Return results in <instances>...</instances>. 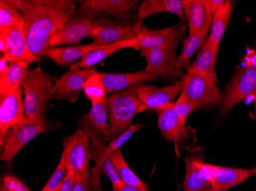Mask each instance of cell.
Masks as SVG:
<instances>
[{"instance_id": "cell-1", "label": "cell", "mask_w": 256, "mask_h": 191, "mask_svg": "<svg viewBox=\"0 0 256 191\" xmlns=\"http://www.w3.org/2000/svg\"><path fill=\"white\" fill-rule=\"evenodd\" d=\"M30 49L38 58L46 56L50 41L76 12L72 0H18Z\"/></svg>"}, {"instance_id": "cell-2", "label": "cell", "mask_w": 256, "mask_h": 191, "mask_svg": "<svg viewBox=\"0 0 256 191\" xmlns=\"http://www.w3.org/2000/svg\"><path fill=\"white\" fill-rule=\"evenodd\" d=\"M57 77L44 73L41 67L30 70L22 82L23 104L30 122L46 120L50 102L54 99Z\"/></svg>"}, {"instance_id": "cell-3", "label": "cell", "mask_w": 256, "mask_h": 191, "mask_svg": "<svg viewBox=\"0 0 256 191\" xmlns=\"http://www.w3.org/2000/svg\"><path fill=\"white\" fill-rule=\"evenodd\" d=\"M136 91V85L120 93L108 94L106 103L110 126V141L130 127L136 115L148 110L138 98Z\"/></svg>"}, {"instance_id": "cell-4", "label": "cell", "mask_w": 256, "mask_h": 191, "mask_svg": "<svg viewBox=\"0 0 256 191\" xmlns=\"http://www.w3.org/2000/svg\"><path fill=\"white\" fill-rule=\"evenodd\" d=\"M60 126L58 122L48 121L47 119L34 122L27 120L14 126L7 135L0 159L8 165H12L16 155L27 143L42 133L58 129Z\"/></svg>"}, {"instance_id": "cell-5", "label": "cell", "mask_w": 256, "mask_h": 191, "mask_svg": "<svg viewBox=\"0 0 256 191\" xmlns=\"http://www.w3.org/2000/svg\"><path fill=\"white\" fill-rule=\"evenodd\" d=\"M118 21H112L108 18H92L87 16L72 17L64 26L58 31L52 38L50 47L60 45L77 44L92 33L102 26L113 25Z\"/></svg>"}, {"instance_id": "cell-6", "label": "cell", "mask_w": 256, "mask_h": 191, "mask_svg": "<svg viewBox=\"0 0 256 191\" xmlns=\"http://www.w3.org/2000/svg\"><path fill=\"white\" fill-rule=\"evenodd\" d=\"M181 94L199 107L217 105L222 102V95L212 79L195 73H186L182 80Z\"/></svg>"}, {"instance_id": "cell-7", "label": "cell", "mask_w": 256, "mask_h": 191, "mask_svg": "<svg viewBox=\"0 0 256 191\" xmlns=\"http://www.w3.org/2000/svg\"><path fill=\"white\" fill-rule=\"evenodd\" d=\"M256 92V53L236 74L224 95L222 113H227L236 105Z\"/></svg>"}, {"instance_id": "cell-8", "label": "cell", "mask_w": 256, "mask_h": 191, "mask_svg": "<svg viewBox=\"0 0 256 191\" xmlns=\"http://www.w3.org/2000/svg\"><path fill=\"white\" fill-rule=\"evenodd\" d=\"M78 14V16L106 18L112 17L120 21L129 19L134 13L138 0H82Z\"/></svg>"}, {"instance_id": "cell-9", "label": "cell", "mask_w": 256, "mask_h": 191, "mask_svg": "<svg viewBox=\"0 0 256 191\" xmlns=\"http://www.w3.org/2000/svg\"><path fill=\"white\" fill-rule=\"evenodd\" d=\"M142 57L146 59V72L154 74L164 81H174L180 77L182 67L175 51L161 48L140 50Z\"/></svg>"}, {"instance_id": "cell-10", "label": "cell", "mask_w": 256, "mask_h": 191, "mask_svg": "<svg viewBox=\"0 0 256 191\" xmlns=\"http://www.w3.org/2000/svg\"><path fill=\"white\" fill-rule=\"evenodd\" d=\"M63 149L62 156L68 171L78 172L90 170V139L82 128H78L72 135L64 138Z\"/></svg>"}, {"instance_id": "cell-11", "label": "cell", "mask_w": 256, "mask_h": 191, "mask_svg": "<svg viewBox=\"0 0 256 191\" xmlns=\"http://www.w3.org/2000/svg\"><path fill=\"white\" fill-rule=\"evenodd\" d=\"M22 86L10 93H0V150L11 128L27 121L23 104Z\"/></svg>"}, {"instance_id": "cell-12", "label": "cell", "mask_w": 256, "mask_h": 191, "mask_svg": "<svg viewBox=\"0 0 256 191\" xmlns=\"http://www.w3.org/2000/svg\"><path fill=\"white\" fill-rule=\"evenodd\" d=\"M202 147L196 148L186 155L184 191H200L211 186L212 165L206 163Z\"/></svg>"}, {"instance_id": "cell-13", "label": "cell", "mask_w": 256, "mask_h": 191, "mask_svg": "<svg viewBox=\"0 0 256 191\" xmlns=\"http://www.w3.org/2000/svg\"><path fill=\"white\" fill-rule=\"evenodd\" d=\"M182 82L176 80L172 84L164 87L154 86L136 85V96L148 110L160 114L174 106L176 97L181 94Z\"/></svg>"}, {"instance_id": "cell-14", "label": "cell", "mask_w": 256, "mask_h": 191, "mask_svg": "<svg viewBox=\"0 0 256 191\" xmlns=\"http://www.w3.org/2000/svg\"><path fill=\"white\" fill-rule=\"evenodd\" d=\"M185 32L184 24L156 30L149 29L144 25L139 36L138 50L161 48L176 51Z\"/></svg>"}, {"instance_id": "cell-15", "label": "cell", "mask_w": 256, "mask_h": 191, "mask_svg": "<svg viewBox=\"0 0 256 191\" xmlns=\"http://www.w3.org/2000/svg\"><path fill=\"white\" fill-rule=\"evenodd\" d=\"M78 127L87 133L89 139L96 136L106 145L110 142V126L106 99L92 105L88 113L79 119Z\"/></svg>"}, {"instance_id": "cell-16", "label": "cell", "mask_w": 256, "mask_h": 191, "mask_svg": "<svg viewBox=\"0 0 256 191\" xmlns=\"http://www.w3.org/2000/svg\"><path fill=\"white\" fill-rule=\"evenodd\" d=\"M96 72L94 69L70 70L58 78L54 88V99L74 103L78 100L84 83Z\"/></svg>"}, {"instance_id": "cell-17", "label": "cell", "mask_w": 256, "mask_h": 191, "mask_svg": "<svg viewBox=\"0 0 256 191\" xmlns=\"http://www.w3.org/2000/svg\"><path fill=\"white\" fill-rule=\"evenodd\" d=\"M0 32L5 35L6 42V54L1 57L6 62L23 61L31 64L41 61L30 49L23 28H0Z\"/></svg>"}, {"instance_id": "cell-18", "label": "cell", "mask_w": 256, "mask_h": 191, "mask_svg": "<svg viewBox=\"0 0 256 191\" xmlns=\"http://www.w3.org/2000/svg\"><path fill=\"white\" fill-rule=\"evenodd\" d=\"M144 25L142 21L134 23H122L102 26L94 30L90 34L93 43L98 45L112 44L139 37Z\"/></svg>"}, {"instance_id": "cell-19", "label": "cell", "mask_w": 256, "mask_h": 191, "mask_svg": "<svg viewBox=\"0 0 256 191\" xmlns=\"http://www.w3.org/2000/svg\"><path fill=\"white\" fill-rule=\"evenodd\" d=\"M182 6L189 26V34L200 32L208 34L214 14L207 0H182Z\"/></svg>"}, {"instance_id": "cell-20", "label": "cell", "mask_w": 256, "mask_h": 191, "mask_svg": "<svg viewBox=\"0 0 256 191\" xmlns=\"http://www.w3.org/2000/svg\"><path fill=\"white\" fill-rule=\"evenodd\" d=\"M98 74L106 87L108 94L114 92L125 90L145 82L155 81L158 78L156 76L146 72L144 70L138 72L125 74L98 72Z\"/></svg>"}, {"instance_id": "cell-21", "label": "cell", "mask_w": 256, "mask_h": 191, "mask_svg": "<svg viewBox=\"0 0 256 191\" xmlns=\"http://www.w3.org/2000/svg\"><path fill=\"white\" fill-rule=\"evenodd\" d=\"M90 144L92 160L94 161V165L100 169V174L109 178L113 186V191L122 188L124 184L107 154V146L96 136L90 138Z\"/></svg>"}, {"instance_id": "cell-22", "label": "cell", "mask_w": 256, "mask_h": 191, "mask_svg": "<svg viewBox=\"0 0 256 191\" xmlns=\"http://www.w3.org/2000/svg\"><path fill=\"white\" fill-rule=\"evenodd\" d=\"M158 125L162 136L176 144L184 143L190 136V128L182 124L174 106L160 113Z\"/></svg>"}, {"instance_id": "cell-23", "label": "cell", "mask_w": 256, "mask_h": 191, "mask_svg": "<svg viewBox=\"0 0 256 191\" xmlns=\"http://www.w3.org/2000/svg\"><path fill=\"white\" fill-rule=\"evenodd\" d=\"M138 43H139V37H136V38H132V39L100 46L98 49L90 51L80 61L73 64L70 67V70L92 68L93 66L98 64L109 56L120 51V50L128 48V47H132V48L138 50Z\"/></svg>"}, {"instance_id": "cell-24", "label": "cell", "mask_w": 256, "mask_h": 191, "mask_svg": "<svg viewBox=\"0 0 256 191\" xmlns=\"http://www.w3.org/2000/svg\"><path fill=\"white\" fill-rule=\"evenodd\" d=\"M250 171L212 165L211 188L215 191H226L234 188L251 177Z\"/></svg>"}, {"instance_id": "cell-25", "label": "cell", "mask_w": 256, "mask_h": 191, "mask_svg": "<svg viewBox=\"0 0 256 191\" xmlns=\"http://www.w3.org/2000/svg\"><path fill=\"white\" fill-rule=\"evenodd\" d=\"M102 45L94 43L86 45L66 46V47H48L46 56L57 65L71 67L73 64L80 61L90 51L98 49Z\"/></svg>"}, {"instance_id": "cell-26", "label": "cell", "mask_w": 256, "mask_h": 191, "mask_svg": "<svg viewBox=\"0 0 256 191\" xmlns=\"http://www.w3.org/2000/svg\"><path fill=\"white\" fill-rule=\"evenodd\" d=\"M216 60L217 54L214 51L212 44L208 38H206L196 58L188 69V73L201 74L218 83L215 67Z\"/></svg>"}, {"instance_id": "cell-27", "label": "cell", "mask_w": 256, "mask_h": 191, "mask_svg": "<svg viewBox=\"0 0 256 191\" xmlns=\"http://www.w3.org/2000/svg\"><path fill=\"white\" fill-rule=\"evenodd\" d=\"M160 12H170L178 15L181 20H186L182 0H144L138 8L140 20Z\"/></svg>"}, {"instance_id": "cell-28", "label": "cell", "mask_w": 256, "mask_h": 191, "mask_svg": "<svg viewBox=\"0 0 256 191\" xmlns=\"http://www.w3.org/2000/svg\"><path fill=\"white\" fill-rule=\"evenodd\" d=\"M232 8L234 2L232 1H226L225 5L214 15L210 34L208 37V39L212 44L214 51L217 55L220 44L224 38V33L228 26V21L232 12Z\"/></svg>"}, {"instance_id": "cell-29", "label": "cell", "mask_w": 256, "mask_h": 191, "mask_svg": "<svg viewBox=\"0 0 256 191\" xmlns=\"http://www.w3.org/2000/svg\"><path fill=\"white\" fill-rule=\"evenodd\" d=\"M30 63L15 61L10 63L6 77L0 80V93H10L18 90L22 85L23 80L28 75Z\"/></svg>"}, {"instance_id": "cell-30", "label": "cell", "mask_w": 256, "mask_h": 191, "mask_svg": "<svg viewBox=\"0 0 256 191\" xmlns=\"http://www.w3.org/2000/svg\"><path fill=\"white\" fill-rule=\"evenodd\" d=\"M109 157L114 165L115 168L117 169L120 179L124 185L134 187L140 191H148L146 185L138 178V175L132 171L130 166L126 163L120 149L110 153Z\"/></svg>"}, {"instance_id": "cell-31", "label": "cell", "mask_w": 256, "mask_h": 191, "mask_svg": "<svg viewBox=\"0 0 256 191\" xmlns=\"http://www.w3.org/2000/svg\"><path fill=\"white\" fill-rule=\"evenodd\" d=\"M0 28L24 29V18L18 8V0L0 1Z\"/></svg>"}, {"instance_id": "cell-32", "label": "cell", "mask_w": 256, "mask_h": 191, "mask_svg": "<svg viewBox=\"0 0 256 191\" xmlns=\"http://www.w3.org/2000/svg\"><path fill=\"white\" fill-rule=\"evenodd\" d=\"M206 35L207 33L204 32L189 34L188 38L184 41L182 51L178 56L182 67L189 68L192 56L202 47Z\"/></svg>"}, {"instance_id": "cell-33", "label": "cell", "mask_w": 256, "mask_h": 191, "mask_svg": "<svg viewBox=\"0 0 256 191\" xmlns=\"http://www.w3.org/2000/svg\"><path fill=\"white\" fill-rule=\"evenodd\" d=\"M83 92L92 105L100 103L107 98L108 93L106 87L99 77L98 71L92 74L84 83Z\"/></svg>"}, {"instance_id": "cell-34", "label": "cell", "mask_w": 256, "mask_h": 191, "mask_svg": "<svg viewBox=\"0 0 256 191\" xmlns=\"http://www.w3.org/2000/svg\"><path fill=\"white\" fill-rule=\"evenodd\" d=\"M68 172L67 167L64 163V159L62 156L58 165L56 167V170L50 180L44 185L41 191H60L62 184L64 181V177Z\"/></svg>"}, {"instance_id": "cell-35", "label": "cell", "mask_w": 256, "mask_h": 191, "mask_svg": "<svg viewBox=\"0 0 256 191\" xmlns=\"http://www.w3.org/2000/svg\"><path fill=\"white\" fill-rule=\"evenodd\" d=\"M144 127H145L144 125L136 123V124L132 125L128 129H126V130L124 131L123 133H120L116 139H113V140L109 142L108 145L107 146L108 155H110V153L114 152V151L120 149L122 146L124 144L128 139H130V138L135 133H136L139 129H142Z\"/></svg>"}, {"instance_id": "cell-36", "label": "cell", "mask_w": 256, "mask_h": 191, "mask_svg": "<svg viewBox=\"0 0 256 191\" xmlns=\"http://www.w3.org/2000/svg\"><path fill=\"white\" fill-rule=\"evenodd\" d=\"M196 108L194 103L188 100L184 95L180 94L179 98L174 103V109L182 125H185L190 113Z\"/></svg>"}, {"instance_id": "cell-37", "label": "cell", "mask_w": 256, "mask_h": 191, "mask_svg": "<svg viewBox=\"0 0 256 191\" xmlns=\"http://www.w3.org/2000/svg\"><path fill=\"white\" fill-rule=\"evenodd\" d=\"M90 169L76 172L73 191H94L90 186Z\"/></svg>"}, {"instance_id": "cell-38", "label": "cell", "mask_w": 256, "mask_h": 191, "mask_svg": "<svg viewBox=\"0 0 256 191\" xmlns=\"http://www.w3.org/2000/svg\"><path fill=\"white\" fill-rule=\"evenodd\" d=\"M2 182L1 191H30L25 184L12 175H5Z\"/></svg>"}, {"instance_id": "cell-39", "label": "cell", "mask_w": 256, "mask_h": 191, "mask_svg": "<svg viewBox=\"0 0 256 191\" xmlns=\"http://www.w3.org/2000/svg\"><path fill=\"white\" fill-rule=\"evenodd\" d=\"M100 169L98 167L94 165L90 169V184L94 191H103L100 182Z\"/></svg>"}, {"instance_id": "cell-40", "label": "cell", "mask_w": 256, "mask_h": 191, "mask_svg": "<svg viewBox=\"0 0 256 191\" xmlns=\"http://www.w3.org/2000/svg\"><path fill=\"white\" fill-rule=\"evenodd\" d=\"M74 175L76 172L73 171H68L64 181L62 184L60 191H73L74 187Z\"/></svg>"}, {"instance_id": "cell-41", "label": "cell", "mask_w": 256, "mask_h": 191, "mask_svg": "<svg viewBox=\"0 0 256 191\" xmlns=\"http://www.w3.org/2000/svg\"><path fill=\"white\" fill-rule=\"evenodd\" d=\"M225 0H207L208 2V6L210 8L212 13L215 14L218 9L222 8L224 5H225Z\"/></svg>"}, {"instance_id": "cell-42", "label": "cell", "mask_w": 256, "mask_h": 191, "mask_svg": "<svg viewBox=\"0 0 256 191\" xmlns=\"http://www.w3.org/2000/svg\"><path fill=\"white\" fill-rule=\"evenodd\" d=\"M8 69L10 66L7 65V62L2 59H0V80L6 78L8 72Z\"/></svg>"}, {"instance_id": "cell-43", "label": "cell", "mask_w": 256, "mask_h": 191, "mask_svg": "<svg viewBox=\"0 0 256 191\" xmlns=\"http://www.w3.org/2000/svg\"><path fill=\"white\" fill-rule=\"evenodd\" d=\"M0 51L1 54L5 55L6 54V42L5 35L0 32Z\"/></svg>"}, {"instance_id": "cell-44", "label": "cell", "mask_w": 256, "mask_h": 191, "mask_svg": "<svg viewBox=\"0 0 256 191\" xmlns=\"http://www.w3.org/2000/svg\"><path fill=\"white\" fill-rule=\"evenodd\" d=\"M140 191L139 190L136 189V188H134V187L129 186V185H124V186L122 187L120 189L117 190V191Z\"/></svg>"}, {"instance_id": "cell-45", "label": "cell", "mask_w": 256, "mask_h": 191, "mask_svg": "<svg viewBox=\"0 0 256 191\" xmlns=\"http://www.w3.org/2000/svg\"><path fill=\"white\" fill-rule=\"evenodd\" d=\"M250 174L251 175H256V167L252 169L251 170H250Z\"/></svg>"}, {"instance_id": "cell-46", "label": "cell", "mask_w": 256, "mask_h": 191, "mask_svg": "<svg viewBox=\"0 0 256 191\" xmlns=\"http://www.w3.org/2000/svg\"><path fill=\"white\" fill-rule=\"evenodd\" d=\"M214 191V189H212V188H206V189H204V190H202V191Z\"/></svg>"}, {"instance_id": "cell-47", "label": "cell", "mask_w": 256, "mask_h": 191, "mask_svg": "<svg viewBox=\"0 0 256 191\" xmlns=\"http://www.w3.org/2000/svg\"><path fill=\"white\" fill-rule=\"evenodd\" d=\"M254 107H256V93L254 94Z\"/></svg>"}, {"instance_id": "cell-48", "label": "cell", "mask_w": 256, "mask_h": 191, "mask_svg": "<svg viewBox=\"0 0 256 191\" xmlns=\"http://www.w3.org/2000/svg\"></svg>"}]
</instances>
